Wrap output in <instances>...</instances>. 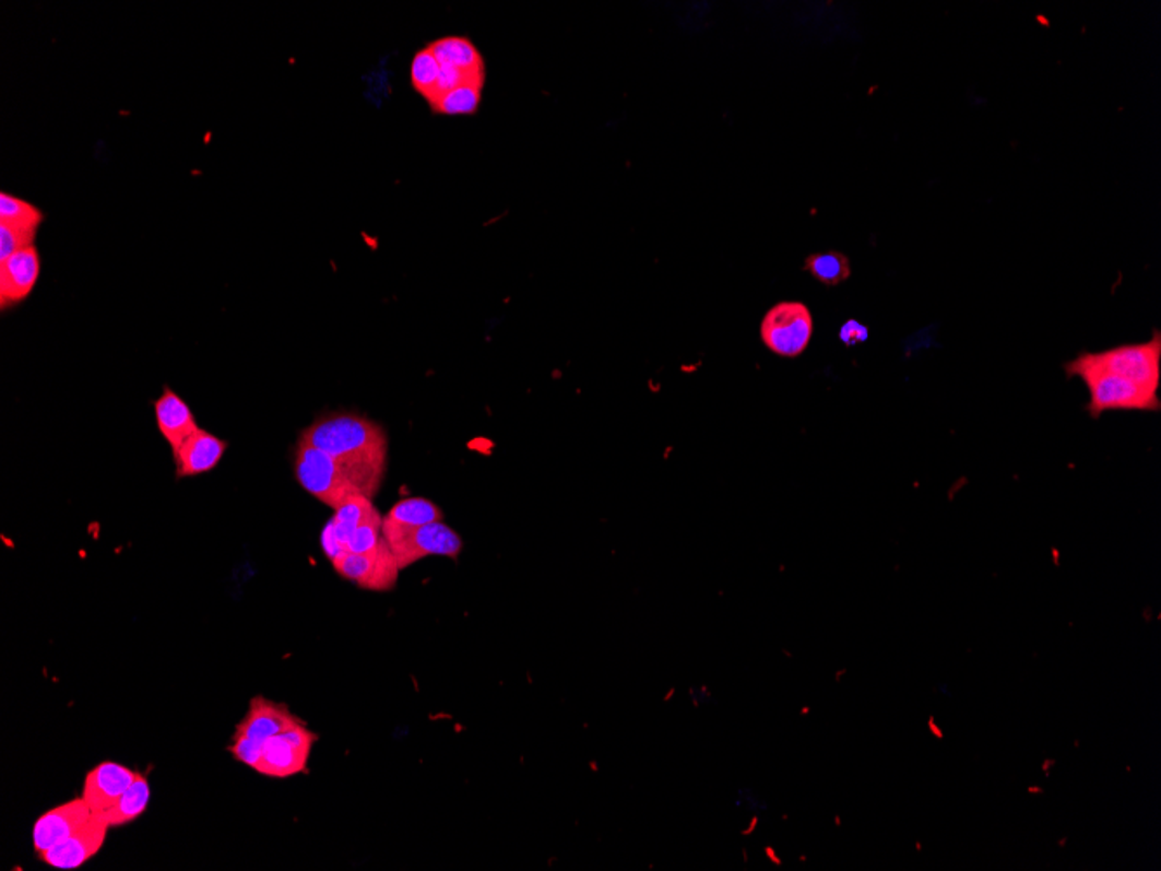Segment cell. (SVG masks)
Masks as SVG:
<instances>
[{"mask_svg": "<svg viewBox=\"0 0 1161 871\" xmlns=\"http://www.w3.org/2000/svg\"><path fill=\"white\" fill-rule=\"evenodd\" d=\"M299 438L328 452L362 494L375 497L381 491L388 437L376 421L357 413H328L303 429Z\"/></svg>", "mask_w": 1161, "mask_h": 871, "instance_id": "1", "label": "cell"}, {"mask_svg": "<svg viewBox=\"0 0 1161 871\" xmlns=\"http://www.w3.org/2000/svg\"><path fill=\"white\" fill-rule=\"evenodd\" d=\"M1068 378H1080L1089 390L1087 413L1098 420L1107 411H1160V397L1154 391L1137 387L1122 376L1101 366L1092 352L1078 353L1077 357L1064 364Z\"/></svg>", "mask_w": 1161, "mask_h": 871, "instance_id": "2", "label": "cell"}, {"mask_svg": "<svg viewBox=\"0 0 1161 871\" xmlns=\"http://www.w3.org/2000/svg\"><path fill=\"white\" fill-rule=\"evenodd\" d=\"M294 476L303 490L332 510H337L355 494H362L328 452L301 438L294 455Z\"/></svg>", "mask_w": 1161, "mask_h": 871, "instance_id": "3", "label": "cell"}, {"mask_svg": "<svg viewBox=\"0 0 1161 871\" xmlns=\"http://www.w3.org/2000/svg\"><path fill=\"white\" fill-rule=\"evenodd\" d=\"M813 337V314L802 302L778 303L760 322L761 343L778 357H801Z\"/></svg>", "mask_w": 1161, "mask_h": 871, "instance_id": "4", "label": "cell"}, {"mask_svg": "<svg viewBox=\"0 0 1161 871\" xmlns=\"http://www.w3.org/2000/svg\"><path fill=\"white\" fill-rule=\"evenodd\" d=\"M383 535L402 570L428 557L455 561L463 552L461 535L443 523V520L419 528L383 531Z\"/></svg>", "mask_w": 1161, "mask_h": 871, "instance_id": "5", "label": "cell"}, {"mask_svg": "<svg viewBox=\"0 0 1161 871\" xmlns=\"http://www.w3.org/2000/svg\"><path fill=\"white\" fill-rule=\"evenodd\" d=\"M1095 361L1111 373L1136 382L1137 387L1158 393L1161 382V334L1153 332L1145 343L1119 344L1115 349L1092 352Z\"/></svg>", "mask_w": 1161, "mask_h": 871, "instance_id": "6", "label": "cell"}, {"mask_svg": "<svg viewBox=\"0 0 1161 871\" xmlns=\"http://www.w3.org/2000/svg\"><path fill=\"white\" fill-rule=\"evenodd\" d=\"M331 564L332 569L336 570L341 578L354 582L360 590L379 591V593L392 591L399 582L402 570L387 540L372 552H346L334 558Z\"/></svg>", "mask_w": 1161, "mask_h": 871, "instance_id": "7", "label": "cell"}, {"mask_svg": "<svg viewBox=\"0 0 1161 871\" xmlns=\"http://www.w3.org/2000/svg\"><path fill=\"white\" fill-rule=\"evenodd\" d=\"M317 741L319 734L310 731L307 723L275 735L264 743L263 757L256 773L277 779L307 773L311 750Z\"/></svg>", "mask_w": 1161, "mask_h": 871, "instance_id": "8", "label": "cell"}, {"mask_svg": "<svg viewBox=\"0 0 1161 871\" xmlns=\"http://www.w3.org/2000/svg\"><path fill=\"white\" fill-rule=\"evenodd\" d=\"M110 829L103 814H94L82 828L73 832L70 837L56 844L51 849H47L37 858L55 870H78L98 855L107 841Z\"/></svg>", "mask_w": 1161, "mask_h": 871, "instance_id": "9", "label": "cell"}, {"mask_svg": "<svg viewBox=\"0 0 1161 871\" xmlns=\"http://www.w3.org/2000/svg\"><path fill=\"white\" fill-rule=\"evenodd\" d=\"M93 816L94 812L82 797L60 803L44 812L43 816L37 817L32 828V846H34L35 855L40 856L56 844H60L73 832L82 828Z\"/></svg>", "mask_w": 1161, "mask_h": 871, "instance_id": "10", "label": "cell"}, {"mask_svg": "<svg viewBox=\"0 0 1161 871\" xmlns=\"http://www.w3.org/2000/svg\"><path fill=\"white\" fill-rule=\"evenodd\" d=\"M40 267L43 261L35 246L0 261V310L13 308L31 296L39 281Z\"/></svg>", "mask_w": 1161, "mask_h": 871, "instance_id": "11", "label": "cell"}, {"mask_svg": "<svg viewBox=\"0 0 1161 871\" xmlns=\"http://www.w3.org/2000/svg\"><path fill=\"white\" fill-rule=\"evenodd\" d=\"M138 770L117 762H102L85 774L82 799L94 814H103L123 796L137 779Z\"/></svg>", "mask_w": 1161, "mask_h": 871, "instance_id": "12", "label": "cell"}, {"mask_svg": "<svg viewBox=\"0 0 1161 871\" xmlns=\"http://www.w3.org/2000/svg\"><path fill=\"white\" fill-rule=\"evenodd\" d=\"M305 720L299 719L289 710L284 703L272 702L269 697L256 696L249 702L244 719L235 727V732L247 735L251 740L266 743L282 732L291 731L294 727L303 726Z\"/></svg>", "mask_w": 1161, "mask_h": 871, "instance_id": "13", "label": "cell"}, {"mask_svg": "<svg viewBox=\"0 0 1161 871\" xmlns=\"http://www.w3.org/2000/svg\"><path fill=\"white\" fill-rule=\"evenodd\" d=\"M226 447H228L226 440L217 435L211 434L208 429H197L196 434L190 435L176 451H173L176 476L190 479V476L211 472L222 461Z\"/></svg>", "mask_w": 1161, "mask_h": 871, "instance_id": "14", "label": "cell"}, {"mask_svg": "<svg viewBox=\"0 0 1161 871\" xmlns=\"http://www.w3.org/2000/svg\"><path fill=\"white\" fill-rule=\"evenodd\" d=\"M154 413L158 432L162 437L166 438L173 451H176L190 435L201 428L197 425L190 405L169 387H164L162 396L155 400Z\"/></svg>", "mask_w": 1161, "mask_h": 871, "instance_id": "15", "label": "cell"}, {"mask_svg": "<svg viewBox=\"0 0 1161 871\" xmlns=\"http://www.w3.org/2000/svg\"><path fill=\"white\" fill-rule=\"evenodd\" d=\"M328 523L346 549V541L355 529L367 526V523H383V517L372 503V497L366 494H355L346 499L337 510H334Z\"/></svg>", "mask_w": 1161, "mask_h": 871, "instance_id": "16", "label": "cell"}, {"mask_svg": "<svg viewBox=\"0 0 1161 871\" xmlns=\"http://www.w3.org/2000/svg\"><path fill=\"white\" fill-rule=\"evenodd\" d=\"M426 47L434 52L442 67H452L472 75H485L484 58L470 38L449 35L437 38Z\"/></svg>", "mask_w": 1161, "mask_h": 871, "instance_id": "17", "label": "cell"}, {"mask_svg": "<svg viewBox=\"0 0 1161 871\" xmlns=\"http://www.w3.org/2000/svg\"><path fill=\"white\" fill-rule=\"evenodd\" d=\"M443 511L437 503L426 497H405L390 508L383 517V531L413 529L426 523L442 522Z\"/></svg>", "mask_w": 1161, "mask_h": 871, "instance_id": "18", "label": "cell"}, {"mask_svg": "<svg viewBox=\"0 0 1161 871\" xmlns=\"http://www.w3.org/2000/svg\"><path fill=\"white\" fill-rule=\"evenodd\" d=\"M150 799H152V788H150L149 778L145 774L138 773L131 787L123 791V796L107 812H103V817L107 820L110 828L131 825L145 814Z\"/></svg>", "mask_w": 1161, "mask_h": 871, "instance_id": "19", "label": "cell"}, {"mask_svg": "<svg viewBox=\"0 0 1161 871\" xmlns=\"http://www.w3.org/2000/svg\"><path fill=\"white\" fill-rule=\"evenodd\" d=\"M804 270L826 287H837L851 279V260L843 252H814L807 256Z\"/></svg>", "mask_w": 1161, "mask_h": 871, "instance_id": "20", "label": "cell"}, {"mask_svg": "<svg viewBox=\"0 0 1161 871\" xmlns=\"http://www.w3.org/2000/svg\"><path fill=\"white\" fill-rule=\"evenodd\" d=\"M484 84L477 82H464L454 90L440 96L430 107L435 114L446 117H463V115L477 114L482 102Z\"/></svg>", "mask_w": 1161, "mask_h": 871, "instance_id": "21", "label": "cell"}, {"mask_svg": "<svg viewBox=\"0 0 1161 871\" xmlns=\"http://www.w3.org/2000/svg\"><path fill=\"white\" fill-rule=\"evenodd\" d=\"M43 222L44 213L37 205L8 191L0 193V225L28 229L37 234Z\"/></svg>", "mask_w": 1161, "mask_h": 871, "instance_id": "22", "label": "cell"}, {"mask_svg": "<svg viewBox=\"0 0 1161 871\" xmlns=\"http://www.w3.org/2000/svg\"><path fill=\"white\" fill-rule=\"evenodd\" d=\"M439 75V60L435 58L434 52L428 47L414 55L413 61H411V84L428 103L434 99Z\"/></svg>", "mask_w": 1161, "mask_h": 871, "instance_id": "23", "label": "cell"}, {"mask_svg": "<svg viewBox=\"0 0 1161 871\" xmlns=\"http://www.w3.org/2000/svg\"><path fill=\"white\" fill-rule=\"evenodd\" d=\"M35 232L0 225V261H5L26 247L35 246Z\"/></svg>", "mask_w": 1161, "mask_h": 871, "instance_id": "24", "label": "cell"}, {"mask_svg": "<svg viewBox=\"0 0 1161 871\" xmlns=\"http://www.w3.org/2000/svg\"><path fill=\"white\" fill-rule=\"evenodd\" d=\"M263 746L264 743L251 740V738H247V735L234 731L228 752L232 753V757H234L235 761L256 770L260 767L261 757H263Z\"/></svg>", "mask_w": 1161, "mask_h": 871, "instance_id": "25", "label": "cell"}, {"mask_svg": "<svg viewBox=\"0 0 1161 871\" xmlns=\"http://www.w3.org/2000/svg\"><path fill=\"white\" fill-rule=\"evenodd\" d=\"M383 523H367L355 529L346 541V552L367 553L378 549L383 543Z\"/></svg>", "mask_w": 1161, "mask_h": 871, "instance_id": "26", "label": "cell"}, {"mask_svg": "<svg viewBox=\"0 0 1161 871\" xmlns=\"http://www.w3.org/2000/svg\"><path fill=\"white\" fill-rule=\"evenodd\" d=\"M839 337L845 346H855L868 340L869 331L860 320H846L840 328Z\"/></svg>", "mask_w": 1161, "mask_h": 871, "instance_id": "27", "label": "cell"}, {"mask_svg": "<svg viewBox=\"0 0 1161 871\" xmlns=\"http://www.w3.org/2000/svg\"><path fill=\"white\" fill-rule=\"evenodd\" d=\"M927 727L928 732H931V734L934 735L936 740H945V731H943V729L937 726L936 717H934V715H931V717H928Z\"/></svg>", "mask_w": 1161, "mask_h": 871, "instance_id": "28", "label": "cell"}, {"mask_svg": "<svg viewBox=\"0 0 1161 871\" xmlns=\"http://www.w3.org/2000/svg\"><path fill=\"white\" fill-rule=\"evenodd\" d=\"M1055 764H1057V761H1055V758H1045V761L1042 762V770L1043 774H1045L1046 778L1051 776V770L1054 769Z\"/></svg>", "mask_w": 1161, "mask_h": 871, "instance_id": "29", "label": "cell"}, {"mask_svg": "<svg viewBox=\"0 0 1161 871\" xmlns=\"http://www.w3.org/2000/svg\"><path fill=\"white\" fill-rule=\"evenodd\" d=\"M1026 791H1028L1030 796H1043V788L1039 787V785H1031Z\"/></svg>", "mask_w": 1161, "mask_h": 871, "instance_id": "30", "label": "cell"}, {"mask_svg": "<svg viewBox=\"0 0 1161 871\" xmlns=\"http://www.w3.org/2000/svg\"><path fill=\"white\" fill-rule=\"evenodd\" d=\"M1057 846H1059V847H1066V846H1068V837H1063V838H1061V840H1059V841H1057Z\"/></svg>", "mask_w": 1161, "mask_h": 871, "instance_id": "31", "label": "cell"}, {"mask_svg": "<svg viewBox=\"0 0 1161 871\" xmlns=\"http://www.w3.org/2000/svg\"><path fill=\"white\" fill-rule=\"evenodd\" d=\"M1080 740L1075 741V749H1080Z\"/></svg>", "mask_w": 1161, "mask_h": 871, "instance_id": "32", "label": "cell"}]
</instances>
